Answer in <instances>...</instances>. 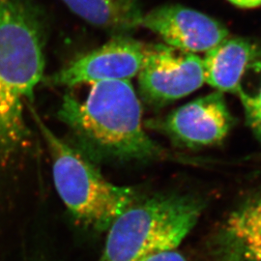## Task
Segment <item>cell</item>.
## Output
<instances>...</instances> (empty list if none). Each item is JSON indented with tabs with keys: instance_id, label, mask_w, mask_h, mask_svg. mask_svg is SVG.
Segmentation results:
<instances>
[{
	"instance_id": "cell-8",
	"label": "cell",
	"mask_w": 261,
	"mask_h": 261,
	"mask_svg": "<svg viewBox=\"0 0 261 261\" xmlns=\"http://www.w3.org/2000/svg\"><path fill=\"white\" fill-rule=\"evenodd\" d=\"M140 28L156 33L168 47L187 53H207L226 38L222 23L182 5H163L143 13Z\"/></svg>"
},
{
	"instance_id": "cell-13",
	"label": "cell",
	"mask_w": 261,
	"mask_h": 261,
	"mask_svg": "<svg viewBox=\"0 0 261 261\" xmlns=\"http://www.w3.org/2000/svg\"><path fill=\"white\" fill-rule=\"evenodd\" d=\"M141 261H187L186 258L177 250H170L157 252L145 257Z\"/></svg>"
},
{
	"instance_id": "cell-11",
	"label": "cell",
	"mask_w": 261,
	"mask_h": 261,
	"mask_svg": "<svg viewBox=\"0 0 261 261\" xmlns=\"http://www.w3.org/2000/svg\"><path fill=\"white\" fill-rule=\"evenodd\" d=\"M227 244L242 261H261V193L247 200L227 219Z\"/></svg>"
},
{
	"instance_id": "cell-14",
	"label": "cell",
	"mask_w": 261,
	"mask_h": 261,
	"mask_svg": "<svg viewBox=\"0 0 261 261\" xmlns=\"http://www.w3.org/2000/svg\"><path fill=\"white\" fill-rule=\"evenodd\" d=\"M231 4H233L240 8H255L261 5V0H228Z\"/></svg>"
},
{
	"instance_id": "cell-10",
	"label": "cell",
	"mask_w": 261,
	"mask_h": 261,
	"mask_svg": "<svg viewBox=\"0 0 261 261\" xmlns=\"http://www.w3.org/2000/svg\"><path fill=\"white\" fill-rule=\"evenodd\" d=\"M74 14L95 28L116 35L140 28L143 16L139 0H62Z\"/></svg>"
},
{
	"instance_id": "cell-1",
	"label": "cell",
	"mask_w": 261,
	"mask_h": 261,
	"mask_svg": "<svg viewBox=\"0 0 261 261\" xmlns=\"http://www.w3.org/2000/svg\"><path fill=\"white\" fill-rule=\"evenodd\" d=\"M46 22L31 0H0V163L24 147L23 111L45 70Z\"/></svg>"
},
{
	"instance_id": "cell-12",
	"label": "cell",
	"mask_w": 261,
	"mask_h": 261,
	"mask_svg": "<svg viewBox=\"0 0 261 261\" xmlns=\"http://www.w3.org/2000/svg\"><path fill=\"white\" fill-rule=\"evenodd\" d=\"M235 94L240 99L248 125L261 141V60L248 68Z\"/></svg>"
},
{
	"instance_id": "cell-9",
	"label": "cell",
	"mask_w": 261,
	"mask_h": 261,
	"mask_svg": "<svg viewBox=\"0 0 261 261\" xmlns=\"http://www.w3.org/2000/svg\"><path fill=\"white\" fill-rule=\"evenodd\" d=\"M257 47L242 38H226L205 53L204 81L217 91L236 93L243 75L256 61Z\"/></svg>"
},
{
	"instance_id": "cell-15",
	"label": "cell",
	"mask_w": 261,
	"mask_h": 261,
	"mask_svg": "<svg viewBox=\"0 0 261 261\" xmlns=\"http://www.w3.org/2000/svg\"><path fill=\"white\" fill-rule=\"evenodd\" d=\"M220 261H242V259L237 250L229 244H227L226 252H224L223 258Z\"/></svg>"
},
{
	"instance_id": "cell-6",
	"label": "cell",
	"mask_w": 261,
	"mask_h": 261,
	"mask_svg": "<svg viewBox=\"0 0 261 261\" xmlns=\"http://www.w3.org/2000/svg\"><path fill=\"white\" fill-rule=\"evenodd\" d=\"M138 81L140 98L152 107H164L205 84L202 59L196 54L156 45Z\"/></svg>"
},
{
	"instance_id": "cell-7",
	"label": "cell",
	"mask_w": 261,
	"mask_h": 261,
	"mask_svg": "<svg viewBox=\"0 0 261 261\" xmlns=\"http://www.w3.org/2000/svg\"><path fill=\"white\" fill-rule=\"evenodd\" d=\"M233 122L224 93L215 91L170 112L159 128L179 145L199 148L222 142Z\"/></svg>"
},
{
	"instance_id": "cell-4",
	"label": "cell",
	"mask_w": 261,
	"mask_h": 261,
	"mask_svg": "<svg viewBox=\"0 0 261 261\" xmlns=\"http://www.w3.org/2000/svg\"><path fill=\"white\" fill-rule=\"evenodd\" d=\"M34 115L51 158L54 182L60 198L81 224L108 231L120 215L139 201L137 192L108 181L88 159Z\"/></svg>"
},
{
	"instance_id": "cell-5",
	"label": "cell",
	"mask_w": 261,
	"mask_h": 261,
	"mask_svg": "<svg viewBox=\"0 0 261 261\" xmlns=\"http://www.w3.org/2000/svg\"><path fill=\"white\" fill-rule=\"evenodd\" d=\"M155 47L156 45L126 35H116L50 75L47 82L56 86L74 87L100 82L130 81L140 74Z\"/></svg>"
},
{
	"instance_id": "cell-3",
	"label": "cell",
	"mask_w": 261,
	"mask_h": 261,
	"mask_svg": "<svg viewBox=\"0 0 261 261\" xmlns=\"http://www.w3.org/2000/svg\"><path fill=\"white\" fill-rule=\"evenodd\" d=\"M203 203L179 195L156 196L130 206L108 229L103 261H141L177 250L195 227Z\"/></svg>"
},
{
	"instance_id": "cell-2",
	"label": "cell",
	"mask_w": 261,
	"mask_h": 261,
	"mask_svg": "<svg viewBox=\"0 0 261 261\" xmlns=\"http://www.w3.org/2000/svg\"><path fill=\"white\" fill-rule=\"evenodd\" d=\"M57 115L98 154L122 160H150L164 154L143 128L140 97L129 81L93 84L84 100L66 94Z\"/></svg>"
}]
</instances>
